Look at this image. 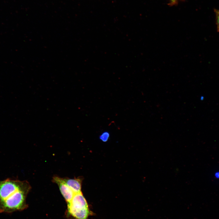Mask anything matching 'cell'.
Here are the masks:
<instances>
[{
    "label": "cell",
    "instance_id": "52a82bcc",
    "mask_svg": "<svg viewBox=\"0 0 219 219\" xmlns=\"http://www.w3.org/2000/svg\"><path fill=\"white\" fill-rule=\"evenodd\" d=\"M170 3L169 5H173L175 4L177 2L178 0H170Z\"/></svg>",
    "mask_w": 219,
    "mask_h": 219
},
{
    "label": "cell",
    "instance_id": "6da1fadb",
    "mask_svg": "<svg viewBox=\"0 0 219 219\" xmlns=\"http://www.w3.org/2000/svg\"><path fill=\"white\" fill-rule=\"evenodd\" d=\"M30 188L26 181L7 179L0 181V213H10L23 209Z\"/></svg>",
    "mask_w": 219,
    "mask_h": 219
},
{
    "label": "cell",
    "instance_id": "ba28073f",
    "mask_svg": "<svg viewBox=\"0 0 219 219\" xmlns=\"http://www.w3.org/2000/svg\"><path fill=\"white\" fill-rule=\"evenodd\" d=\"M215 177L217 179H219V172H216L214 175Z\"/></svg>",
    "mask_w": 219,
    "mask_h": 219
},
{
    "label": "cell",
    "instance_id": "7a4b0ae2",
    "mask_svg": "<svg viewBox=\"0 0 219 219\" xmlns=\"http://www.w3.org/2000/svg\"><path fill=\"white\" fill-rule=\"evenodd\" d=\"M69 212L88 208L87 201L82 192L75 193L72 200L68 203Z\"/></svg>",
    "mask_w": 219,
    "mask_h": 219
},
{
    "label": "cell",
    "instance_id": "277c9868",
    "mask_svg": "<svg viewBox=\"0 0 219 219\" xmlns=\"http://www.w3.org/2000/svg\"><path fill=\"white\" fill-rule=\"evenodd\" d=\"M64 182L75 193L81 192L82 180L79 178H62Z\"/></svg>",
    "mask_w": 219,
    "mask_h": 219
},
{
    "label": "cell",
    "instance_id": "8992f818",
    "mask_svg": "<svg viewBox=\"0 0 219 219\" xmlns=\"http://www.w3.org/2000/svg\"><path fill=\"white\" fill-rule=\"evenodd\" d=\"M214 11L216 16L217 30L218 31H219V10L214 9Z\"/></svg>",
    "mask_w": 219,
    "mask_h": 219
},
{
    "label": "cell",
    "instance_id": "3957f363",
    "mask_svg": "<svg viewBox=\"0 0 219 219\" xmlns=\"http://www.w3.org/2000/svg\"><path fill=\"white\" fill-rule=\"evenodd\" d=\"M52 180L54 182L58 185L61 193L67 202H70L75 193L64 182L62 178L55 176L53 178Z\"/></svg>",
    "mask_w": 219,
    "mask_h": 219
},
{
    "label": "cell",
    "instance_id": "5b68a950",
    "mask_svg": "<svg viewBox=\"0 0 219 219\" xmlns=\"http://www.w3.org/2000/svg\"><path fill=\"white\" fill-rule=\"evenodd\" d=\"M109 136V133L106 131L103 133L100 136V139L103 142H106L108 140Z\"/></svg>",
    "mask_w": 219,
    "mask_h": 219
}]
</instances>
